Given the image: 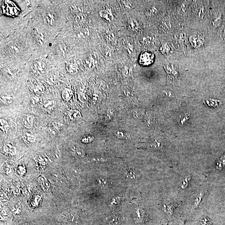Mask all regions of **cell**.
Listing matches in <instances>:
<instances>
[{
    "mask_svg": "<svg viewBox=\"0 0 225 225\" xmlns=\"http://www.w3.org/2000/svg\"><path fill=\"white\" fill-rule=\"evenodd\" d=\"M191 44L194 48H198L203 45L204 38L202 36L198 35H193L189 38Z\"/></svg>",
    "mask_w": 225,
    "mask_h": 225,
    "instance_id": "cell-2",
    "label": "cell"
},
{
    "mask_svg": "<svg viewBox=\"0 0 225 225\" xmlns=\"http://www.w3.org/2000/svg\"><path fill=\"white\" fill-rule=\"evenodd\" d=\"M32 225V224H28V225Z\"/></svg>",
    "mask_w": 225,
    "mask_h": 225,
    "instance_id": "cell-14",
    "label": "cell"
},
{
    "mask_svg": "<svg viewBox=\"0 0 225 225\" xmlns=\"http://www.w3.org/2000/svg\"><path fill=\"white\" fill-rule=\"evenodd\" d=\"M203 196V195L202 194H201H201H200L198 195V197H197V198L195 199L194 202V207H197V206L200 203V201H201V199H202Z\"/></svg>",
    "mask_w": 225,
    "mask_h": 225,
    "instance_id": "cell-9",
    "label": "cell"
},
{
    "mask_svg": "<svg viewBox=\"0 0 225 225\" xmlns=\"http://www.w3.org/2000/svg\"><path fill=\"white\" fill-rule=\"evenodd\" d=\"M154 60V54L150 52L142 53L139 58V63L143 66H148L151 64Z\"/></svg>",
    "mask_w": 225,
    "mask_h": 225,
    "instance_id": "cell-1",
    "label": "cell"
},
{
    "mask_svg": "<svg viewBox=\"0 0 225 225\" xmlns=\"http://www.w3.org/2000/svg\"><path fill=\"white\" fill-rule=\"evenodd\" d=\"M203 103L205 105L212 107H218L222 104L221 101L220 100L211 99V98H207L205 99Z\"/></svg>",
    "mask_w": 225,
    "mask_h": 225,
    "instance_id": "cell-3",
    "label": "cell"
},
{
    "mask_svg": "<svg viewBox=\"0 0 225 225\" xmlns=\"http://www.w3.org/2000/svg\"><path fill=\"white\" fill-rule=\"evenodd\" d=\"M32 116H26L23 118V122L24 126L26 128H31L33 125Z\"/></svg>",
    "mask_w": 225,
    "mask_h": 225,
    "instance_id": "cell-4",
    "label": "cell"
},
{
    "mask_svg": "<svg viewBox=\"0 0 225 225\" xmlns=\"http://www.w3.org/2000/svg\"><path fill=\"white\" fill-rule=\"evenodd\" d=\"M191 176L190 175L185 176V177L183 178L180 181L179 185L180 187L183 189H184L188 185L189 181H190Z\"/></svg>",
    "mask_w": 225,
    "mask_h": 225,
    "instance_id": "cell-6",
    "label": "cell"
},
{
    "mask_svg": "<svg viewBox=\"0 0 225 225\" xmlns=\"http://www.w3.org/2000/svg\"><path fill=\"white\" fill-rule=\"evenodd\" d=\"M164 209L165 212L168 215H171L173 213V205L170 204L164 205Z\"/></svg>",
    "mask_w": 225,
    "mask_h": 225,
    "instance_id": "cell-7",
    "label": "cell"
},
{
    "mask_svg": "<svg viewBox=\"0 0 225 225\" xmlns=\"http://www.w3.org/2000/svg\"><path fill=\"white\" fill-rule=\"evenodd\" d=\"M225 166V153L221 156L216 163V168L221 170Z\"/></svg>",
    "mask_w": 225,
    "mask_h": 225,
    "instance_id": "cell-5",
    "label": "cell"
},
{
    "mask_svg": "<svg viewBox=\"0 0 225 225\" xmlns=\"http://www.w3.org/2000/svg\"><path fill=\"white\" fill-rule=\"evenodd\" d=\"M210 222L207 218H204L202 220L201 222V225H210Z\"/></svg>",
    "mask_w": 225,
    "mask_h": 225,
    "instance_id": "cell-12",
    "label": "cell"
},
{
    "mask_svg": "<svg viewBox=\"0 0 225 225\" xmlns=\"http://www.w3.org/2000/svg\"><path fill=\"white\" fill-rule=\"evenodd\" d=\"M99 181L100 182V185H101V186H103V187H105V186H106V185H107V181L105 179H101L99 180Z\"/></svg>",
    "mask_w": 225,
    "mask_h": 225,
    "instance_id": "cell-11",
    "label": "cell"
},
{
    "mask_svg": "<svg viewBox=\"0 0 225 225\" xmlns=\"http://www.w3.org/2000/svg\"><path fill=\"white\" fill-rule=\"evenodd\" d=\"M8 123L6 120L4 119H1V129L2 132H5L8 129Z\"/></svg>",
    "mask_w": 225,
    "mask_h": 225,
    "instance_id": "cell-8",
    "label": "cell"
},
{
    "mask_svg": "<svg viewBox=\"0 0 225 225\" xmlns=\"http://www.w3.org/2000/svg\"><path fill=\"white\" fill-rule=\"evenodd\" d=\"M125 174L128 178H130V179H135V173L131 171V170L128 171L126 172V173H125Z\"/></svg>",
    "mask_w": 225,
    "mask_h": 225,
    "instance_id": "cell-10",
    "label": "cell"
},
{
    "mask_svg": "<svg viewBox=\"0 0 225 225\" xmlns=\"http://www.w3.org/2000/svg\"><path fill=\"white\" fill-rule=\"evenodd\" d=\"M111 225H119V224L117 223V222L113 223Z\"/></svg>",
    "mask_w": 225,
    "mask_h": 225,
    "instance_id": "cell-13",
    "label": "cell"
}]
</instances>
